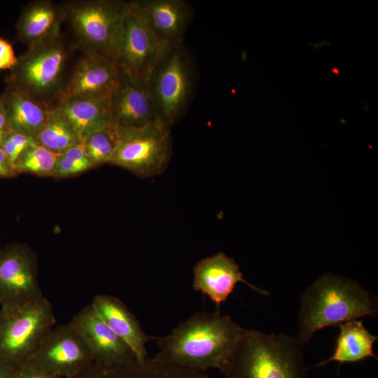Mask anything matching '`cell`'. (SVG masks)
<instances>
[{
	"instance_id": "34",
	"label": "cell",
	"mask_w": 378,
	"mask_h": 378,
	"mask_svg": "<svg viewBox=\"0 0 378 378\" xmlns=\"http://www.w3.org/2000/svg\"><path fill=\"white\" fill-rule=\"evenodd\" d=\"M10 131V130H0V147H1V146L3 145Z\"/></svg>"
},
{
	"instance_id": "8",
	"label": "cell",
	"mask_w": 378,
	"mask_h": 378,
	"mask_svg": "<svg viewBox=\"0 0 378 378\" xmlns=\"http://www.w3.org/2000/svg\"><path fill=\"white\" fill-rule=\"evenodd\" d=\"M117 127L118 144L111 164L143 178L166 169L172 155L169 126L158 121L141 127Z\"/></svg>"
},
{
	"instance_id": "9",
	"label": "cell",
	"mask_w": 378,
	"mask_h": 378,
	"mask_svg": "<svg viewBox=\"0 0 378 378\" xmlns=\"http://www.w3.org/2000/svg\"><path fill=\"white\" fill-rule=\"evenodd\" d=\"M164 47L134 1L118 32L111 58L122 75L146 80Z\"/></svg>"
},
{
	"instance_id": "21",
	"label": "cell",
	"mask_w": 378,
	"mask_h": 378,
	"mask_svg": "<svg viewBox=\"0 0 378 378\" xmlns=\"http://www.w3.org/2000/svg\"><path fill=\"white\" fill-rule=\"evenodd\" d=\"M0 102L10 130L33 138L46 122L51 111L11 85H7L0 97Z\"/></svg>"
},
{
	"instance_id": "20",
	"label": "cell",
	"mask_w": 378,
	"mask_h": 378,
	"mask_svg": "<svg viewBox=\"0 0 378 378\" xmlns=\"http://www.w3.org/2000/svg\"><path fill=\"white\" fill-rule=\"evenodd\" d=\"M56 108L64 116L80 143L92 133L113 124L109 97L71 99Z\"/></svg>"
},
{
	"instance_id": "16",
	"label": "cell",
	"mask_w": 378,
	"mask_h": 378,
	"mask_svg": "<svg viewBox=\"0 0 378 378\" xmlns=\"http://www.w3.org/2000/svg\"><path fill=\"white\" fill-rule=\"evenodd\" d=\"M153 33L164 46L183 43L194 15L184 0L134 1Z\"/></svg>"
},
{
	"instance_id": "22",
	"label": "cell",
	"mask_w": 378,
	"mask_h": 378,
	"mask_svg": "<svg viewBox=\"0 0 378 378\" xmlns=\"http://www.w3.org/2000/svg\"><path fill=\"white\" fill-rule=\"evenodd\" d=\"M338 326L340 332L332 355L318 363L316 365V368L332 361L342 365L359 362L370 357L377 359L373 351V346L378 337L365 327L362 320H351Z\"/></svg>"
},
{
	"instance_id": "28",
	"label": "cell",
	"mask_w": 378,
	"mask_h": 378,
	"mask_svg": "<svg viewBox=\"0 0 378 378\" xmlns=\"http://www.w3.org/2000/svg\"><path fill=\"white\" fill-rule=\"evenodd\" d=\"M11 378H59L27 361L13 370Z\"/></svg>"
},
{
	"instance_id": "18",
	"label": "cell",
	"mask_w": 378,
	"mask_h": 378,
	"mask_svg": "<svg viewBox=\"0 0 378 378\" xmlns=\"http://www.w3.org/2000/svg\"><path fill=\"white\" fill-rule=\"evenodd\" d=\"M64 4L49 0L32 1L25 6L16 23L18 38L29 47L57 37L65 21Z\"/></svg>"
},
{
	"instance_id": "32",
	"label": "cell",
	"mask_w": 378,
	"mask_h": 378,
	"mask_svg": "<svg viewBox=\"0 0 378 378\" xmlns=\"http://www.w3.org/2000/svg\"><path fill=\"white\" fill-rule=\"evenodd\" d=\"M10 130V128L8 126L5 112L0 102V130Z\"/></svg>"
},
{
	"instance_id": "30",
	"label": "cell",
	"mask_w": 378,
	"mask_h": 378,
	"mask_svg": "<svg viewBox=\"0 0 378 378\" xmlns=\"http://www.w3.org/2000/svg\"><path fill=\"white\" fill-rule=\"evenodd\" d=\"M61 154L70 160L85 164L90 168L94 167L88 156L84 146L82 143L77 144L69 147Z\"/></svg>"
},
{
	"instance_id": "15",
	"label": "cell",
	"mask_w": 378,
	"mask_h": 378,
	"mask_svg": "<svg viewBox=\"0 0 378 378\" xmlns=\"http://www.w3.org/2000/svg\"><path fill=\"white\" fill-rule=\"evenodd\" d=\"M239 282L245 284L259 293L269 295L267 290L246 281L238 264L224 253H217L202 259L193 269L194 290L206 295L218 310Z\"/></svg>"
},
{
	"instance_id": "19",
	"label": "cell",
	"mask_w": 378,
	"mask_h": 378,
	"mask_svg": "<svg viewBox=\"0 0 378 378\" xmlns=\"http://www.w3.org/2000/svg\"><path fill=\"white\" fill-rule=\"evenodd\" d=\"M71 378H210L204 372L176 367L156 358L118 368H104L93 363Z\"/></svg>"
},
{
	"instance_id": "24",
	"label": "cell",
	"mask_w": 378,
	"mask_h": 378,
	"mask_svg": "<svg viewBox=\"0 0 378 378\" xmlns=\"http://www.w3.org/2000/svg\"><path fill=\"white\" fill-rule=\"evenodd\" d=\"M59 155L35 141L20 155L15 168L18 174L26 172L38 176H55V164Z\"/></svg>"
},
{
	"instance_id": "31",
	"label": "cell",
	"mask_w": 378,
	"mask_h": 378,
	"mask_svg": "<svg viewBox=\"0 0 378 378\" xmlns=\"http://www.w3.org/2000/svg\"><path fill=\"white\" fill-rule=\"evenodd\" d=\"M17 174L15 167L0 147V178H11Z\"/></svg>"
},
{
	"instance_id": "12",
	"label": "cell",
	"mask_w": 378,
	"mask_h": 378,
	"mask_svg": "<svg viewBox=\"0 0 378 378\" xmlns=\"http://www.w3.org/2000/svg\"><path fill=\"white\" fill-rule=\"evenodd\" d=\"M80 335L92 363L104 368H118L136 362L130 346L88 304L69 321Z\"/></svg>"
},
{
	"instance_id": "3",
	"label": "cell",
	"mask_w": 378,
	"mask_h": 378,
	"mask_svg": "<svg viewBox=\"0 0 378 378\" xmlns=\"http://www.w3.org/2000/svg\"><path fill=\"white\" fill-rule=\"evenodd\" d=\"M303 346L298 337L244 329L219 371L224 378H305Z\"/></svg>"
},
{
	"instance_id": "26",
	"label": "cell",
	"mask_w": 378,
	"mask_h": 378,
	"mask_svg": "<svg viewBox=\"0 0 378 378\" xmlns=\"http://www.w3.org/2000/svg\"><path fill=\"white\" fill-rule=\"evenodd\" d=\"M35 141L31 136L10 130L1 148L15 167L20 155Z\"/></svg>"
},
{
	"instance_id": "17",
	"label": "cell",
	"mask_w": 378,
	"mask_h": 378,
	"mask_svg": "<svg viewBox=\"0 0 378 378\" xmlns=\"http://www.w3.org/2000/svg\"><path fill=\"white\" fill-rule=\"evenodd\" d=\"M90 305L104 323L132 349L137 362L148 357L146 344L153 337L148 335L136 316L119 298L97 294Z\"/></svg>"
},
{
	"instance_id": "5",
	"label": "cell",
	"mask_w": 378,
	"mask_h": 378,
	"mask_svg": "<svg viewBox=\"0 0 378 378\" xmlns=\"http://www.w3.org/2000/svg\"><path fill=\"white\" fill-rule=\"evenodd\" d=\"M146 80L160 119L171 127L187 110L195 88V66L183 43L164 46Z\"/></svg>"
},
{
	"instance_id": "14",
	"label": "cell",
	"mask_w": 378,
	"mask_h": 378,
	"mask_svg": "<svg viewBox=\"0 0 378 378\" xmlns=\"http://www.w3.org/2000/svg\"><path fill=\"white\" fill-rule=\"evenodd\" d=\"M109 103L111 120L117 126L141 127L162 121L146 80L121 74Z\"/></svg>"
},
{
	"instance_id": "33",
	"label": "cell",
	"mask_w": 378,
	"mask_h": 378,
	"mask_svg": "<svg viewBox=\"0 0 378 378\" xmlns=\"http://www.w3.org/2000/svg\"><path fill=\"white\" fill-rule=\"evenodd\" d=\"M13 370L0 365V378H11Z\"/></svg>"
},
{
	"instance_id": "1",
	"label": "cell",
	"mask_w": 378,
	"mask_h": 378,
	"mask_svg": "<svg viewBox=\"0 0 378 378\" xmlns=\"http://www.w3.org/2000/svg\"><path fill=\"white\" fill-rule=\"evenodd\" d=\"M244 329L219 310L197 312L167 335L154 337L158 346L154 358L191 370H219L234 351Z\"/></svg>"
},
{
	"instance_id": "27",
	"label": "cell",
	"mask_w": 378,
	"mask_h": 378,
	"mask_svg": "<svg viewBox=\"0 0 378 378\" xmlns=\"http://www.w3.org/2000/svg\"><path fill=\"white\" fill-rule=\"evenodd\" d=\"M89 169L90 167L88 166L75 162L60 154L55 164V176H71Z\"/></svg>"
},
{
	"instance_id": "10",
	"label": "cell",
	"mask_w": 378,
	"mask_h": 378,
	"mask_svg": "<svg viewBox=\"0 0 378 378\" xmlns=\"http://www.w3.org/2000/svg\"><path fill=\"white\" fill-rule=\"evenodd\" d=\"M29 361L59 378H71L92 359L83 340L69 322L54 326Z\"/></svg>"
},
{
	"instance_id": "11",
	"label": "cell",
	"mask_w": 378,
	"mask_h": 378,
	"mask_svg": "<svg viewBox=\"0 0 378 378\" xmlns=\"http://www.w3.org/2000/svg\"><path fill=\"white\" fill-rule=\"evenodd\" d=\"M42 295L30 249L18 244L1 249L0 308L24 305Z\"/></svg>"
},
{
	"instance_id": "29",
	"label": "cell",
	"mask_w": 378,
	"mask_h": 378,
	"mask_svg": "<svg viewBox=\"0 0 378 378\" xmlns=\"http://www.w3.org/2000/svg\"><path fill=\"white\" fill-rule=\"evenodd\" d=\"M17 62L18 57L10 43L0 37V70H10Z\"/></svg>"
},
{
	"instance_id": "4",
	"label": "cell",
	"mask_w": 378,
	"mask_h": 378,
	"mask_svg": "<svg viewBox=\"0 0 378 378\" xmlns=\"http://www.w3.org/2000/svg\"><path fill=\"white\" fill-rule=\"evenodd\" d=\"M69 50L62 34L29 47L6 77L11 85L52 109L66 81Z\"/></svg>"
},
{
	"instance_id": "7",
	"label": "cell",
	"mask_w": 378,
	"mask_h": 378,
	"mask_svg": "<svg viewBox=\"0 0 378 378\" xmlns=\"http://www.w3.org/2000/svg\"><path fill=\"white\" fill-rule=\"evenodd\" d=\"M63 4L65 20L85 52L111 58L118 32L129 12L130 1L76 0Z\"/></svg>"
},
{
	"instance_id": "23",
	"label": "cell",
	"mask_w": 378,
	"mask_h": 378,
	"mask_svg": "<svg viewBox=\"0 0 378 378\" xmlns=\"http://www.w3.org/2000/svg\"><path fill=\"white\" fill-rule=\"evenodd\" d=\"M34 139L36 143L58 154L80 143L57 108L51 109L48 118Z\"/></svg>"
},
{
	"instance_id": "6",
	"label": "cell",
	"mask_w": 378,
	"mask_h": 378,
	"mask_svg": "<svg viewBox=\"0 0 378 378\" xmlns=\"http://www.w3.org/2000/svg\"><path fill=\"white\" fill-rule=\"evenodd\" d=\"M55 323L52 305L43 295L24 305L0 308V365L14 370L29 361Z\"/></svg>"
},
{
	"instance_id": "13",
	"label": "cell",
	"mask_w": 378,
	"mask_h": 378,
	"mask_svg": "<svg viewBox=\"0 0 378 378\" xmlns=\"http://www.w3.org/2000/svg\"><path fill=\"white\" fill-rule=\"evenodd\" d=\"M120 78L121 73L112 59L85 52L66 79L52 108L71 99L109 97Z\"/></svg>"
},
{
	"instance_id": "25",
	"label": "cell",
	"mask_w": 378,
	"mask_h": 378,
	"mask_svg": "<svg viewBox=\"0 0 378 378\" xmlns=\"http://www.w3.org/2000/svg\"><path fill=\"white\" fill-rule=\"evenodd\" d=\"M118 140V127L112 124L89 135L82 143L94 166L110 163Z\"/></svg>"
},
{
	"instance_id": "2",
	"label": "cell",
	"mask_w": 378,
	"mask_h": 378,
	"mask_svg": "<svg viewBox=\"0 0 378 378\" xmlns=\"http://www.w3.org/2000/svg\"><path fill=\"white\" fill-rule=\"evenodd\" d=\"M378 313L377 297L351 279L324 274L304 292L298 315L302 344L324 328Z\"/></svg>"
}]
</instances>
